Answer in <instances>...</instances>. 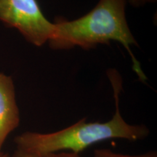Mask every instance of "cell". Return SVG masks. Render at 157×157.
Here are the masks:
<instances>
[{"label":"cell","mask_w":157,"mask_h":157,"mask_svg":"<svg viewBox=\"0 0 157 157\" xmlns=\"http://www.w3.org/2000/svg\"><path fill=\"white\" fill-rule=\"evenodd\" d=\"M127 0H99L87 14L68 21L59 17L54 22L55 32L48 42L54 50H69L80 48L90 50L98 45L120 43L128 52L132 68L140 82L148 79L139 60L132 51L138 47L128 25L126 15Z\"/></svg>","instance_id":"cell-1"},{"label":"cell","mask_w":157,"mask_h":157,"mask_svg":"<svg viewBox=\"0 0 157 157\" xmlns=\"http://www.w3.org/2000/svg\"><path fill=\"white\" fill-rule=\"evenodd\" d=\"M107 76L113 88L115 112L105 122H87L86 118L74 124L53 132H25L15 137L17 149L41 156L70 151L79 155L95 143L110 139L137 141L146 138L150 133L144 124H129L124 119L119 109V97L122 90V78L115 68L107 70Z\"/></svg>","instance_id":"cell-2"},{"label":"cell","mask_w":157,"mask_h":157,"mask_svg":"<svg viewBox=\"0 0 157 157\" xmlns=\"http://www.w3.org/2000/svg\"><path fill=\"white\" fill-rule=\"evenodd\" d=\"M0 21L36 47L48 43L55 32L54 22L45 17L37 0H0Z\"/></svg>","instance_id":"cell-3"},{"label":"cell","mask_w":157,"mask_h":157,"mask_svg":"<svg viewBox=\"0 0 157 157\" xmlns=\"http://www.w3.org/2000/svg\"><path fill=\"white\" fill-rule=\"evenodd\" d=\"M19 124L14 82L11 76L0 73V153L7 136Z\"/></svg>","instance_id":"cell-4"},{"label":"cell","mask_w":157,"mask_h":157,"mask_svg":"<svg viewBox=\"0 0 157 157\" xmlns=\"http://www.w3.org/2000/svg\"><path fill=\"white\" fill-rule=\"evenodd\" d=\"M76 157L81 156L79 155H76ZM92 157H157V153L156 151H150L140 155H129L114 152L111 149L101 148L94 151Z\"/></svg>","instance_id":"cell-5"},{"label":"cell","mask_w":157,"mask_h":157,"mask_svg":"<svg viewBox=\"0 0 157 157\" xmlns=\"http://www.w3.org/2000/svg\"><path fill=\"white\" fill-rule=\"evenodd\" d=\"M127 2L132 7L138 8V7H143V6L148 5V4L155 3L156 0H127Z\"/></svg>","instance_id":"cell-6"},{"label":"cell","mask_w":157,"mask_h":157,"mask_svg":"<svg viewBox=\"0 0 157 157\" xmlns=\"http://www.w3.org/2000/svg\"><path fill=\"white\" fill-rule=\"evenodd\" d=\"M14 157H42V156L38 154H35V153L17 149V151L15 152Z\"/></svg>","instance_id":"cell-7"},{"label":"cell","mask_w":157,"mask_h":157,"mask_svg":"<svg viewBox=\"0 0 157 157\" xmlns=\"http://www.w3.org/2000/svg\"><path fill=\"white\" fill-rule=\"evenodd\" d=\"M42 157H76V154L71 152H59L44 155Z\"/></svg>","instance_id":"cell-8"},{"label":"cell","mask_w":157,"mask_h":157,"mask_svg":"<svg viewBox=\"0 0 157 157\" xmlns=\"http://www.w3.org/2000/svg\"><path fill=\"white\" fill-rule=\"evenodd\" d=\"M0 157H10V156L7 154H4V153L1 152V153H0Z\"/></svg>","instance_id":"cell-9"}]
</instances>
